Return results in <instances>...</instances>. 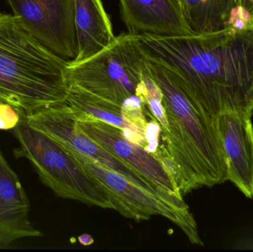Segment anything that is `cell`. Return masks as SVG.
<instances>
[{
    "mask_svg": "<svg viewBox=\"0 0 253 252\" xmlns=\"http://www.w3.org/2000/svg\"><path fill=\"white\" fill-rule=\"evenodd\" d=\"M143 54L170 68L215 121L221 112L253 116V28L187 36H134Z\"/></svg>",
    "mask_w": 253,
    "mask_h": 252,
    "instance_id": "cell-1",
    "label": "cell"
},
{
    "mask_svg": "<svg viewBox=\"0 0 253 252\" xmlns=\"http://www.w3.org/2000/svg\"><path fill=\"white\" fill-rule=\"evenodd\" d=\"M144 57V70L163 96L165 124L161 127V146L181 195L227 181L224 152L213 118L173 71Z\"/></svg>",
    "mask_w": 253,
    "mask_h": 252,
    "instance_id": "cell-2",
    "label": "cell"
},
{
    "mask_svg": "<svg viewBox=\"0 0 253 252\" xmlns=\"http://www.w3.org/2000/svg\"><path fill=\"white\" fill-rule=\"evenodd\" d=\"M68 64L0 12V102L27 114L66 102Z\"/></svg>",
    "mask_w": 253,
    "mask_h": 252,
    "instance_id": "cell-3",
    "label": "cell"
},
{
    "mask_svg": "<svg viewBox=\"0 0 253 252\" xmlns=\"http://www.w3.org/2000/svg\"><path fill=\"white\" fill-rule=\"evenodd\" d=\"M12 133L19 144V147L13 150L14 156L31 161L40 180L55 195L87 205L114 210L109 197L100 185L82 170L58 142L31 127L22 114Z\"/></svg>",
    "mask_w": 253,
    "mask_h": 252,
    "instance_id": "cell-4",
    "label": "cell"
},
{
    "mask_svg": "<svg viewBox=\"0 0 253 252\" xmlns=\"http://www.w3.org/2000/svg\"><path fill=\"white\" fill-rule=\"evenodd\" d=\"M145 57L133 35L123 33L108 47L78 64L69 62L68 86H76L101 99L123 105L136 96L144 75Z\"/></svg>",
    "mask_w": 253,
    "mask_h": 252,
    "instance_id": "cell-5",
    "label": "cell"
},
{
    "mask_svg": "<svg viewBox=\"0 0 253 252\" xmlns=\"http://www.w3.org/2000/svg\"><path fill=\"white\" fill-rule=\"evenodd\" d=\"M82 170L106 192L114 210L137 222L161 216L176 224L193 244L203 246L192 213H185L137 186L123 175L105 167L71 146L59 144Z\"/></svg>",
    "mask_w": 253,
    "mask_h": 252,
    "instance_id": "cell-6",
    "label": "cell"
},
{
    "mask_svg": "<svg viewBox=\"0 0 253 252\" xmlns=\"http://www.w3.org/2000/svg\"><path fill=\"white\" fill-rule=\"evenodd\" d=\"M20 112L31 127L45 133L58 143L68 145L80 153L123 175L137 186L185 213V208L177 205L145 178L113 156L83 133L76 124L75 115L67 102L47 107L31 113H25L22 110Z\"/></svg>",
    "mask_w": 253,
    "mask_h": 252,
    "instance_id": "cell-7",
    "label": "cell"
},
{
    "mask_svg": "<svg viewBox=\"0 0 253 252\" xmlns=\"http://www.w3.org/2000/svg\"><path fill=\"white\" fill-rule=\"evenodd\" d=\"M74 115L80 130L101 147L145 178L177 205L188 207L175 179L156 155L126 139L123 130L115 126L90 115Z\"/></svg>",
    "mask_w": 253,
    "mask_h": 252,
    "instance_id": "cell-8",
    "label": "cell"
},
{
    "mask_svg": "<svg viewBox=\"0 0 253 252\" xmlns=\"http://www.w3.org/2000/svg\"><path fill=\"white\" fill-rule=\"evenodd\" d=\"M67 103L75 114L90 115L121 129L126 139L160 156L161 127L139 97L129 98L123 105L93 96L76 86H70Z\"/></svg>",
    "mask_w": 253,
    "mask_h": 252,
    "instance_id": "cell-9",
    "label": "cell"
},
{
    "mask_svg": "<svg viewBox=\"0 0 253 252\" xmlns=\"http://www.w3.org/2000/svg\"><path fill=\"white\" fill-rule=\"evenodd\" d=\"M23 28L68 62L77 56L75 0H4Z\"/></svg>",
    "mask_w": 253,
    "mask_h": 252,
    "instance_id": "cell-10",
    "label": "cell"
},
{
    "mask_svg": "<svg viewBox=\"0 0 253 252\" xmlns=\"http://www.w3.org/2000/svg\"><path fill=\"white\" fill-rule=\"evenodd\" d=\"M252 116L230 111L220 113L215 124L227 168V180L247 198L253 199V124Z\"/></svg>",
    "mask_w": 253,
    "mask_h": 252,
    "instance_id": "cell-11",
    "label": "cell"
},
{
    "mask_svg": "<svg viewBox=\"0 0 253 252\" xmlns=\"http://www.w3.org/2000/svg\"><path fill=\"white\" fill-rule=\"evenodd\" d=\"M122 20L131 35L173 36L193 34L180 0H119Z\"/></svg>",
    "mask_w": 253,
    "mask_h": 252,
    "instance_id": "cell-12",
    "label": "cell"
},
{
    "mask_svg": "<svg viewBox=\"0 0 253 252\" xmlns=\"http://www.w3.org/2000/svg\"><path fill=\"white\" fill-rule=\"evenodd\" d=\"M30 210L25 189L0 151V244L42 235L31 223Z\"/></svg>",
    "mask_w": 253,
    "mask_h": 252,
    "instance_id": "cell-13",
    "label": "cell"
},
{
    "mask_svg": "<svg viewBox=\"0 0 253 252\" xmlns=\"http://www.w3.org/2000/svg\"><path fill=\"white\" fill-rule=\"evenodd\" d=\"M75 29L77 56L71 63L93 57L116 38L102 0H75Z\"/></svg>",
    "mask_w": 253,
    "mask_h": 252,
    "instance_id": "cell-14",
    "label": "cell"
},
{
    "mask_svg": "<svg viewBox=\"0 0 253 252\" xmlns=\"http://www.w3.org/2000/svg\"><path fill=\"white\" fill-rule=\"evenodd\" d=\"M193 34H209L227 28L239 0H180Z\"/></svg>",
    "mask_w": 253,
    "mask_h": 252,
    "instance_id": "cell-15",
    "label": "cell"
},
{
    "mask_svg": "<svg viewBox=\"0 0 253 252\" xmlns=\"http://www.w3.org/2000/svg\"><path fill=\"white\" fill-rule=\"evenodd\" d=\"M21 120V113L10 104L0 102V130H10L17 126Z\"/></svg>",
    "mask_w": 253,
    "mask_h": 252,
    "instance_id": "cell-16",
    "label": "cell"
},
{
    "mask_svg": "<svg viewBox=\"0 0 253 252\" xmlns=\"http://www.w3.org/2000/svg\"><path fill=\"white\" fill-rule=\"evenodd\" d=\"M80 242L84 246H90L93 243V238L88 235H83L79 238Z\"/></svg>",
    "mask_w": 253,
    "mask_h": 252,
    "instance_id": "cell-17",
    "label": "cell"
}]
</instances>
